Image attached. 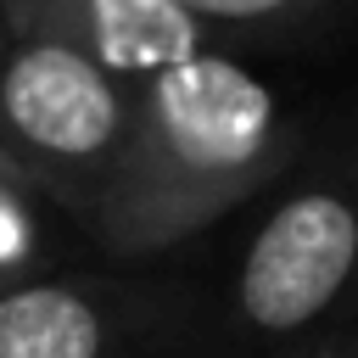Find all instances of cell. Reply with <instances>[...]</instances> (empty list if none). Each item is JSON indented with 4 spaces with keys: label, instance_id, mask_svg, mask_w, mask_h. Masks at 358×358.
<instances>
[{
    "label": "cell",
    "instance_id": "obj_1",
    "mask_svg": "<svg viewBox=\"0 0 358 358\" xmlns=\"http://www.w3.org/2000/svg\"><path fill=\"white\" fill-rule=\"evenodd\" d=\"M280 157L285 123L274 90L241 62L201 50L145 78L129 140L84 218L117 257L157 252L257 190Z\"/></svg>",
    "mask_w": 358,
    "mask_h": 358
},
{
    "label": "cell",
    "instance_id": "obj_2",
    "mask_svg": "<svg viewBox=\"0 0 358 358\" xmlns=\"http://www.w3.org/2000/svg\"><path fill=\"white\" fill-rule=\"evenodd\" d=\"M358 291V162L291 185L252 229L235 268V324L257 341H308L336 330Z\"/></svg>",
    "mask_w": 358,
    "mask_h": 358
},
{
    "label": "cell",
    "instance_id": "obj_3",
    "mask_svg": "<svg viewBox=\"0 0 358 358\" xmlns=\"http://www.w3.org/2000/svg\"><path fill=\"white\" fill-rule=\"evenodd\" d=\"M134 117V90L73 45L11 39L0 62V145L39 190L90 213Z\"/></svg>",
    "mask_w": 358,
    "mask_h": 358
},
{
    "label": "cell",
    "instance_id": "obj_4",
    "mask_svg": "<svg viewBox=\"0 0 358 358\" xmlns=\"http://www.w3.org/2000/svg\"><path fill=\"white\" fill-rule=\"evenodd\" d=\"M0 22L11 39L73 45L123 84L201 56V22L173 0H0Z\"/></svg>",
    "mask_w": 358,
    "mask_h": 358
},
{
    "label": "cell",
    "instance_id": "obj_5",
    "mask_svg": "<svg viewBox=\"0 0 358 358\" xmlns=\"http://www.w3.org/2000/svg\"><path fill=\"white\" fill-rule=\"evenodd\" d=\"M0 358H117L112 308L67 280L0 285Z\"/></svg>",
    "mask_w": 358,
    "mask_h": 358
},
{
    "label": "cell",
    "instance_id": "obj_6",
    "mask_svg": "<svg viewBox=\"0 0 358 358\" xmlns=\"http://www.w3.org/2000/svg\"><path fill=\"white\" fill-rule=\"evenodd\" d=\"M179 11H190L196 22H280V17H296V11H313L324 0H173Z\"/></svg>",
    "mask_w": 358,
    "mask_h": 358
},
{
    "label": "cell",
    "instance_id": "obj_7",
    "mask_svg": "<svg viewBox=\"0 0 358 358\" xmlns=\"http://www.w3.org/2000/svg\"><path fill=\"white\" fill-rule=\"evenodd\" d=\"M280 358H358V324H336L324 336H308V341L285 347Z\"/></svg>",
    "mask_w": 358,
    "mask_h": 358
},
{
    "label": "cell",
    "instance_id": "obj_8",
    "mask_svg": "<svg viewBox=\"0 0 358 358\" xmlns=\"http://www.w3.org/2000/svg\"><path fill=\"white\" fill-rule=\"evenodd\" d=\"M0 190H11V196H17V190H39V179H34L6 145H0Z\"/></svg>",
    "mask_w": 358,
    "mask_h": 358
},
{
    "label": "cell",
    "instance_id": "obj_9",
    "mask_svg": "<svg viewBox=\"0 0 358 358\" xmlns=\"http://www.w3.org/2000/svg\"><path fill=\"white\" fill-rule=\"evenodd\" d=\"M6 45H11V34H6V22H0V62H6Z\"/></svg>",
    "mask_w": 358,
    "mask_h": 358
}]
</instances>
